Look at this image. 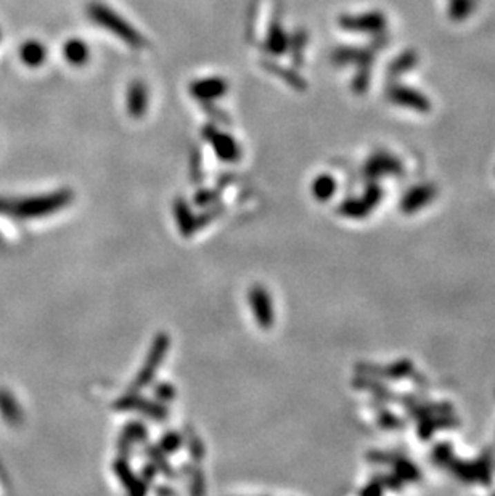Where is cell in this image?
<instances>
[{"mask_svg": "<svg viewBox=\"0 0 495 496\" xmlns=\"http://www.w3.org/2000/svg\"><path fill=\"white\" fill-rule=\"evenodd\" d=\"M72 201V193L70 190H58L55 193L29 196L23 199H7L5 214L14 215L18 219H39L55 214Z\"/></svg>", "mask_w": 495, "mask_h": 496, "instance_id": "cell-1", "label": "cell"}, {"mask_svg": "<svg viewBox=\"0 0 495 496\" xmlns=\"http://www.w3.org/2000/svg\"><path fill=\"white\" fill-rule=\"evenodd\" d=\"M87 17L90 18V21L99 24L100 28L119 37L127 46L134 48H144L146 46L145 37L106 3L90 2L87 5Z\"/></svg>", "mask_w": 495, "mask_h": 496, "instance_id": "cell-2", "label": "cell"}, {"mask_svg": "<svg viewBox=\"0 0 495 496\" xmlns=\"http://www.w3.org/2000/svg\"><path fill=\"white\" fill-rule=\"evenodd\" d=\"M171 347V339L166 336V334H158L155 337L153 344H151L148 355L145 358L144 366L142 370L137 373L134 382L129 387V392H140L144 390L145 387H148L151 382L155 381L156 373H158L161 363H163L166 352L169 350Z\"/></svg>", "mask_w": 495, "mask_h": 496, "instance_id": "cell-3", "label": "cell"}, {"mask_svg": "<svg viewBox=\"0 0 495 496\" xmlns=\"http://www.w3.org/2000/svg\"><path fill=\"white\" fill-rule=\"evenodd\" d=\"M115 410L117 411H137L150 419L163 422L169 416V410L164 404L158 400H150L139 395V392H127L115 404Z\"/></svg>", "mask_w": 495, "mask_h": 496, "instance_id": "cell-4", "label": "cell"}, {"mask_svg": "<svg viewBox=\"0 0 495 496\" xmlns=\"http://www.w3.org/2000/svg\"><path fill=\"white\" fill-rule=\"evenodd\" d=\"M203 137L204 140L209 141L211 146H213L217 158L225 161V163H237L240 156H242V150H240L237 140H235L232 135L219 130L215 126H206L203 129Z\"/></svg>", "mask_w": 495, "mask_h": 496, "instance_id": "cell-5", "label": "cell"}, {"mask_svg": "<svg viewBox=\"0 0 495 496\" xmlns=\"http://www.w3.org/2000/svg\"><path fill=\"white\" fill-rule=\"evenodd\" d=\"M249 307L254 315V320L262 330H269L275 323V312H273L272 299L269 296L267 289L261 284H254L249 289Z\"/></svg>", "mask_w": 495, "mask_h": 496, "instance_id": "cell-6", "label": "cell"}, {"mask_svg": "<svg viewBox=\"0 0 495 496\" xmlns=\"http://www.w3.org/2000/svg\"><path fill=\"white\" fill-rule=\"evenodd\" d=\"M340 26L351 32L380 34L386 28V18L380 12H370L364 14H342Z\"/></svg>", "mask_w": 495, "mask_h": 496, "instance_id": "cell-7", "label": "cell"}, {"mask_svg": "<svg viewBox=\"0 0 495 496\" xmlns=\"http://www.w3.org/2000/svg\"><path fill=\"white\" fill-rule=\"evenodd\" d=\"M229 90V83L222 77H204L190 83V93L197 100L208 103L224 97Z\"/></svg>", "mask_w": 495, "mask_h": 496, "instance_id": "cell-8", "label": "cell"}, {"mask_svg": "<svg viewBox=\"0 0 495 496\" xmlns=\"http://www.w3.org/2000/svg\"><path fill=\"white\" fill-rule=\"evenodd\" d=\"M388 98L393 103H397V105L414 108V110H418L421 112H426L431 108L428 97H425L423 93H420L418 90H414V88L404 86L389 87Z\"/></svg>", "mask_w": 495, "mask_h": 496, "instance_id": "cell-9", "label": "cell"}, {"mask_svg": "<svg viewBox=\"0 0 495 496\" xmlns=\"http://www.w3.org/2000/svg\"><path fill=\"white\" fill-rule=\"evenodd\" d=\"M113 469H115L116 477L121 480L122 487L126 488L127 493L137 495V496L146 493V490H148V484H145L144 479L132 470L129 461H127L126 458H117L115 461V464H113Z\"/></svg>", "mask_w": 495, "mask_h": 496, "instance_id": "cell-10", "label": "cell"}, {"mask_svg": "<svg viewBox=\"0 0 495 496\" xmlns=\"http://www.w3.org/2000/svg\"><path fill=\"white\" fill-rule=\"evenodd\" d=\"M126 106L129 116L139 119L146 112V108H148V90H146V86L142 81H134L127 88V97H126Z\"/></svg>", "mask_w": 495, "mask_h": 496, "instance_id": "cell-11", "label": "cell"}, {"mask_svg": "<svg viewBox=\"0 0 495 496\" xmlns=\"http://www.w3.org/2000/svg\"><path fill=\"white\" fill-rule=\"evenodd\" d=\"M333 61L338 65H346L352 63L357 65L360 70H369L371 61V52L364 50V48H352V47H341L333 53Z\"/></svg>", "mask_w": 495, "mask_h": 496, "instance_id": "cell-12", "label": "cell"}, {"mask_svg": "<svg viewBox=\"0 0 495 496\" xmlns=\"http://www.w3.org/2000/svg\"><path fill=\"white\" fill-rule=\"evenodd\" d=\"M174 215H175V222H177V227L180 230V233H182L184 237H190V235H193V233L198 232L197 215L192 212L190 206L185 203L184 199L175 201Z\"/></svg>", "mask_w": 495, "mask_h": 496, "instance_id": "cell-13", "label": "cell"}, {"mask_svg": "<svg viewBox=\"0 0 495 496\" xmlns=\"http://www.w3.org/2000/svg\"><path fill=\"white\" fill-rule=\"evenodd\" d=\"M63 57L72 66H84L89 61L90 50L81 39H70L63 43Z\"/></svg>", "mask_w": 495, "mask_h": 496, "instance_id": "cell-14", "label": "cell"}, {"mask_svg": "<svg viewBox=\"0 0 495 496\" xmlns=\"http://www.w3.org/2000/svg\"><path fill=\"white\" fill-rule=\"evenodd\" d=\"M19 58L28 68H39L47 60V50L39 41H26L19 48Z\"/></svg>", "mask_w": 495, "mask_h": 496, "instance_id": "cell-15", "label": "cell"}, {"mask_svg": "<svg viewBox=\"0 0 495 496\" xmlns=\"http://www.w3.org/2000/svg\"><path fill=\"white\" fill-rule=\"evenodd\" d=\"M288 42H290V37L283 31L280 23H272L266 39V50L272 53V55L278 57L288 50Z\"/></svg>", "mask_w": 495, "mask_h": 496, "instance_id": "cell-16", "label": "cell"}, {"mask_svg": "<svg viewBox=\"0 0 495 496\" xmlns=\"http://www.w3.org/2000/svg\"><path fill=\"white\" fill-rule=\"evenodd\" d=\"M264 68H266L271 75H275L277 77H280L282 81H285L288 86L296 88V90H306V81H304L298 72H293L291 70L283 68L275 61H266L264 63Z\"/></svg>", "mask_w": 495, "mask_h": 496, "instance_id": "cell-17", "label": "cell"}, {"mask_svg": "<svg viewBox=\"0 0 495 496\" xmlns=\"http://www.w3.org/2000/svg\"><path fill=\"white\" fill-rule=\"evenodd\" d=\"M145 455H146V458L150 459V463L155 464V468L158 469L159 474H163V475H166V477H171V479L175 477L174 468L171 466L169 459L166 458L168 455H166L158 445L145 446Z\"/></svg>", "mask_w": 495, "mask_h": 496, "instance_id": "cell-18", "label": "cell"}, {"mask_svg": "<svg viewBox=\"0 0 495 496\" xmlns=\"http://www.w3.org/2000/svg\"><path fill=\"white\" fill-rule=\"evenodd\" d=\"M121 440L127 442L130 445H140L146 442L148 439V429H146L145 424H142L139 421H132L129 424L124 426V429L121 432Z\"/></svg>", "mask_w": 495, "mask_h": 496, "instance_id": "cell-19", "label": "cell"}, {"mask_svg": "<svg viewBox=\"0 0 495 496\" xmlns=\"http://www.w3.org/2000/svg\"><path fill=\"white\" fill-rule=\"evenodd\" d=\"M0 411L7 417L8 422L12 424H18L21 421V411H19L17 401L10 397L7 392H0Z\"/></svg>", "mask_w": 495, "mask_h": 496, "instance_id": "cell-20", "label": "cell"}, {"mask_svg": "<svg viewBox=\"0 0 495 496\" xmlns=\"http://www.w3.org/2000/svg\"><path fill=\"white\" fill-rule=\"evenodd\" d=\"M184 445V434L177 430H169L159 439V448L164 451L166 455H174L182 448Z\"/></svg>", "mask_w": 495, "mask_h": 496, "instance_id": "cell-21", "label": "cell"}, {"mask_svg": "<svg viewBox=\"0 0 495 496\" xmlns=\"http://www.w3.org/2000/svg\"><path fill=\"white\" fill-rule=\"evenodd\" d=\"M184 444H185V446H187L188 455L192 456L193 461L203 459V456L206 453V448H204L203 442H201L200 437L195 434L193 430L185 432V434H184Z\"/></svg>", "mask_w": 495, "mask_h": 496, "instance_id": "cell-22", "label": "cell"}, {"mask_svg": "<svg viewBox=\"0 0 495 496\" xmlns=\"http://www.w3.org/2000/svg\"><path fill=\"white\" fill-rule=\"evenodd\" d=\"M415 65H416V55H415V53H411V52H407L402 57L397 58L393 65L389 66V72H391V76L404 75L405 71L411 70V68H414Z\"/></svg>", "mask_w": 495, "mask_h": 496, "instance_id": "cell-23", "label": "cell"}, {"mask_svg": "<svg viewBox=\"0 0 495 496\" xmlns=\"http://www.w3.org/2000/svg\"><path fill=\"white\" fill-rule=\"evenodd\" d=\"M474 8V0H450V18L455 21L467 18Z\"/></svg>", "mask_w": 495, "mask_h": 496, "instance_id": "cell-24", "label": "cell"}, {"mask_svg": "<svg viewBox=\"0 0 495 496\" xmlns=\"http://www.w3.org/2000/svg\"><path fill=\"white\" fill-rule=\"evenodd\" d=\"M184 469H185V474L190 477V493H195V495L204 493V477H203V474H201V470L190 464H185Z\"/></svg>", "mask_w": 495, "mask_h": 496, "instance_id": "cell-25", "label": "cell"}, {"mask_svg": "<svg viewBox=\"0 0 495 496\" xmlns=\"http://www.w3.org/2000/svg\"><path fill=\"white\" fill-rule=\"evenodd\" d=\"M333 191H335V181H333L330 177H318V179L313 181V193H316L317 198L325 199Z\"/></svg>", "mask_w": 495, "mask_h": 496, "instance_id": "cell-26", "label": "cell"}, {"mask_svg": "<svg viewBox=\"0 0 495 496\" xmlns=\"http://www.w3.org/2000/svg\"><path fill=\"white\" fill-rule=\"evenodd\" d=\"M155 399L161 401V404H171L175 399V395H177V392H175L174 386L168 384V382H158V384L155 386Z\"/></svg>", "mask_w": 495, "mask_h": 496, "instance_id": "cell-27", "label": "cell"}, {"mask_svg": "<svg viewBox=\"0 0 495 496\" xmlns=\"http://www.w3.org/2000/svg\"><path fill=\"white\" fill-rule=\"evenodd\" d=\"M304 43H306V36H304V32H296L295 36L290 39V42H288V48H291L295 63H301V58H302L301 52H302Z\"/></svg>", "mask_w": 495, "mask_h": 496, "instance_id": "cell-28", "label": "cell"}, {"mask_svg": "<svg viewBox=\"0 0 495 496\" xmlns=\"http://www.w3.org/2000/svg\"><path fill=\"white\" fill-rule=\"evenodd\" d=\"M220 210H222V208H219V206H209L208 210L203 214H198L197 215V222H198V230L206 227V225H209L213 220L217 217Z\"/></svg>", "mask_w": 495, "mask_h": 496, "instance_id": "cell-29", "label": "cell"}, {"mask_svg": "<svg viewBox=\"0 0 495 496\" xmlns=\"http://www.w3.org/2000/svg\"><path fill=\"white\" fill-rule=\"evenodd\" d=\"M215 199H217V193H214V191H200V193L197 195V204L200 206H213L215 203Z\"/></svg>", "mask_w": 495, "mask_h": 496, "instance_id": "cell-30", "label": "cell"}, {"mask_svg": "<svg viewBox=\"0 0 495 496\" xmlns=\"http://www.w3.org/2000/svg\"><path fill=\"white\" fill-rule=\"evenodd\" d=\"M159 473H158V469H156L155 468V464L153 463H150V461H148V463H146V466H145V468H142V473H140V477L142 479H144V482L145 484H151V482H153V480L156 479V475H158Z\"/></svg>", "mask_w": 495, "mask_h": 496, "instance_id": "cell-31", "label": "cell"}, {"mask_svg": "<svg viewBox=\"0 0 495 496\" xmlns=\"http://www.w3.org/2000/svg\"><path fill=\"white\" fill-rule=\"evenodd\" d=\"M156 493H158V495H175V490H173V488H168V487H159V488H156Z\"/></svg>", "mask_w": 495, "mask_h": 496, "instance_id": "cell-32", "label": "cell"}]
</instances>
